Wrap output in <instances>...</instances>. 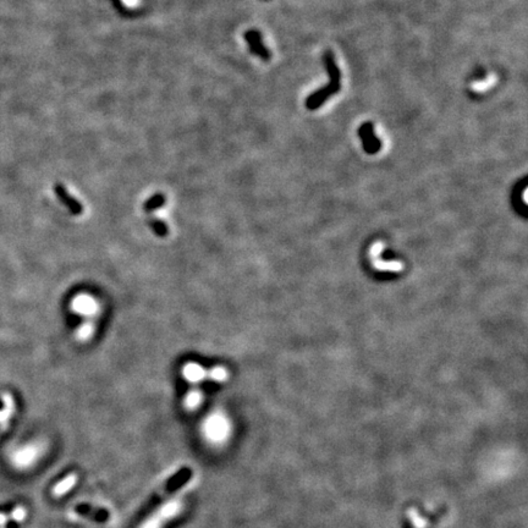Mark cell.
<instances>
[{
	"label": "cell",
	"mask_w": 528,
	"mask_h": 528,
	"mask_svg": "<svg viewBox=\"0 0 528 528\" xmlns=\"http://www.w3.org/2000/svg\"><path fill=\"white\" fill-rule=\"evenodd\" d=\"M323 60L326 68V73L329 75V83L308 95L306 99V108L308 110H317L322 104L328 101L329 97L337 94L341 89V73L337 65V61H335L334 54L330 50H326L324 53Z\"/></svg>",
	"instance_id": "1"
},
{
	"label": "cell",
	"mask_w": 528,
	"mask_h": 528,
	"mask_svg": "<svg viewBox=\"0 0 528 528\" xmlns=\"http://www.w3.org/2000/svg\"><path fill=\"white\" fill-rule=\"evenodd\" d=\"M191 477H192V470L190 469V467H184V469L180 470L178 473H175V475H174L172 478L169 479V481L165 482L164 484L159 488V490L157 491V493H155L151 498L149 505L151 506L158 505L159 503L167 499L169 495L175 493V491L179 490L182 485L186 484V483L190 481Z\"/></svg>",
	"instance_id": "2"
},
{
	"label": "cell",
	"mask_w": 528,
	"mask_h": 528,
	"mask_svg": "<svg viewBox=\"0 0 528 528\" xmlns=\"http://www.w3.org/2000/svg\"><path fill=\"white\" fill-rule=\"evenodd\" d=\"M203 432L209 442L221 444L227 439L230 433V425L227 419L221 413H213L207 418L203 424Z\"/></svg>",
	"instance_id": "3"
},
{
	"label": "cell",
	"mask_w": 528,
	"mask_h": 528,
	"mask_svg": "<svg viewBox=\"0 0 528 528\" xmlns=\"http://www.w3.org/2000/svg\"><path fill=\"white\" fill-rule=\"evenodd\" d=\"M182 510L181 500H174L168 504H164L157 512H154L149 520H147L141 528H161L165 522L170 521L176 515H179Z\"/></svg>",
	"instance_id": "4"
},
{
	"label": "cell",
	"mask_w": 528,
	"mask_h": 528,
	"mask_svg": "<svg viewBox=\"0 0 528 528\" xmlns=\"http://www.w3.org/2000/svg\"><path fill=\"white\" fill-rule=\"evenodd\" d=\"M71 308L76 314L83 317H92L98 312V304L92 296L87 293H81L74 297L71 302Z\"/></svg>",
	"instance_id": "5"
},
{
	"label": "cell",
	"mask_w": 528,
	"mask_h": 528,
	"mask_svg": "<svg viewBox=\"0 0 528 528\" xmlns=\"http://www.w3.org/2000/svg\"><path fill=\"white\" fill-rule=\"evenodd\" d=\"M359 137H361L366 152L376 153L380 149V141L374 134V126L372 122H365L358 128Z\"/></svg>",
	"instance_id": "6"
},
{
	"label": "cell",
	"mask_w": 528,
	"mask_h": 528,
	"mask_svg": "<svg viewBox=\"0 0 528 528\" xmlns=\"http://www.w3.org/2000/svg\"><path fill=\"white\" fill-rule=\"evenodd\" d=\"M75 511H76L79 515L83 516V517L89 518V520H93V521L101 522V523L107 522L110 517V514L107 511V510H104L102 508H94V506L88 505V504H80V505H77L76 508H75Z\"/></svg>",
	"instance_id": "7"
},
{
	"label": "cell",
	"mask_w": 528,
	"mask_h": 528,
	"mask_svg": "<svg viewBox=\"0 0 528 528\" xmlns=\"http://www.w3.org/2000/svg\"><path fill=\"white\" fill-rule=\"evenodd\" d=\"M54 191H55L56 196H58L60 202L64 203V205L68 207L69 209H70V212L73 213V214L77 215V214H81V213L83 212L82 205H81L76 198H74L70 193H69L68 190H66L64 186L60 185V184L55 185Z\"/></svg>",
	"instance_id": "8"
},
{
	"label": "cell",
	"mask_w": 528,
	"mask_h": 528,
	"mask_svg": "<svg viewBox=\"0 0 528 528\" xmlns=\"http://www.w3.org/2000/svg\"><path fill=\"white\" fill-rule=\"evenodd\" d=\"M182 374H184L185 379H187L190 383H200L203 379H206L207 371L198 363L190 362L184 366Z\"/></svg>",
	"instance_id": "9"
},
{
	"label": "cell",
	"mask_w": 528,
	"mask_h": 528,
	"mask_svg": "<svg viewBox=\"0 0 528 528\" xmlns=\"http://www.w3.org/2000/svg\"><path fill=\"white\" fill-rule=\"evenodd\" d=\"M38 456V449L36 446H26L20 451H17L15 454L14 461L17 466L25 467L31 465L33 461L36 460V457Z\"/></svg>",
	"instance_id": "10"
},
{
	"label": "cell",
	"mask_w": 528,
	"mask_h": 528,
	"mask_svg": "<svg viewBox=\"0 0 528 528\" xmlns=\"http://www.w3.org/2000/svg\"><path fill=\"white\" fill-rule=\"evenodd\" d=\"M247 40H248V42H250L252 50H253L254 53L258 54V55H260L264 59H268L269 58V53H268V50L266 49V47H264L263 44H262V41H260L259 33L254 32V31L248 32L247 33Z\"/></svg>",
	"instance_id": "11"
},
{
	"label": "cell",
	"mask_w": 528,
	"mask_h": 528,
	"mask_svg": "<svg viewBox=\"0 0 528 528\" xmlns=\"http://www.w3.org/2000/svg\"><path fill=\"white\" fill-rule=\"evenodd\" d=\"M76 479L77 477L76 475H74V473H71V475L66 476L62 481H60L58 484L55 485L53 489V494L56 495V497H60V495L68 493L69 490H70L71 488L74 487L75 483H76Z\"/></svg>",
	"instance_id": "12"
},
{
	"label": "cell",
	"mask_w": 528,
	"mask_h": 528,
	"mask_svg": "<svg viewBox=\"0 0 528 528\" xmlns=\"http://www.w3.org/2000/svg\"><path fill=\"white\" fill-rule=\"evenodd\" d=\"M202 401V392L198 389H192L185 398V407L187 410L197 409Z\"/></svg>",
	"instance_id": "13"
},
{
	"label": "cell",
	"mask_w": 528,
	"mask_h": 528,
	"mask_svg": "<svg viewBox=\"0 0 528 528\" xmlns=\"http://www.w3.org/2000/svg\"><path fill=\"white\" fill-rule=\"evenodd\" d=\"M93 332H94V325H93L91 320H87V322L81 324L80 328L77 329L76 337L77 339H80L81 341H86L92 337Z\"/></svg>",
	"instance_id": "14"
},
{
	"label": "cell",
	"mask_w": 528,
	"mask_h": 528,
	"mask_svg": "<svg viewBox=\"0 0 528 528\" xmlns=\"http://www.w3.org/2000/svg\"><path fill=\"white\" fill-rule=\"evenodd\" d=\"M207 376L211 378L212 380H214V382H224L227 378V371L224 367L218 366V367L212 368L211 371L207 372Z\"/></svg>",
	"instance_id": "15"
},
{
	"label": "cell",
	"mask_w": 528,
	"mask_h": 528,
	"mask_svg": "<svg viewBox=\"0 0 528 528\" xmlns=\"http://www.w3.org/2000/svg\"><path fill=\"white\" fill-rule=\"evenodd\" d=\"M151 227L158 236H161V238H163V236H167L168 231H169L164 221L160 220V219H158V218L153 219V220L151 221Z\"/></svg>",
	"instance_id": "16"
},
{
	"label": "cell",
	"mask_w": 528,
	"mask_h": 528,
	"mask_svg": "<svg viewBox=\"0 0 528 528\" xmlns=\"http://www.w3.org/2000/svg\"><path fill=\"white\" fill-rule=\"evenodd\" d=\"M163 203H164V197L160 196V194H158V196L152 197L148 202H146L145 208L147 209V211H152V209L160 208V207L163 206Z\"/></svg>",
	"instance_id": "17"
},
{
	"label": "cell",
	"mask_w": 528,
	"mask_h": 528,
	"mask_svg": "<svg viewBox=\"0 0 528 528\" xmlns=\"http://www.w3.org/2000/svg\"><path fill=\"white\" fill-rule=\"evenodd\" d=\"M8 407L4 410V412H0V422H5L9 416L11 415V400H8Z\"/></svg>",
	"instance_id": "18"
},
{
	"label": "cell",
	"mask_w": 528,
	"mask_h": 528,
	"mask_svg": "<svg viewBox=\"0 0 528 528\" xmlns=\"http://www.w3.org/2000/svg\"><path fill=\"white\" fill-rule=\"evenodd\" d=\"M121 3L126 8L130 9H135L140 5V0H121Z\"/></svg>",
	"instance_id": "19"
}]
</instances>
